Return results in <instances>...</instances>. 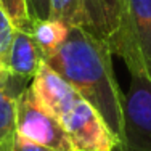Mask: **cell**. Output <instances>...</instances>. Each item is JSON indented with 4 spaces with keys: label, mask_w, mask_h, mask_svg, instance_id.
Segmentation results:
<instances>
[{
    "label": "cell",
    "mask_w": 151,
    "mask_h": 151,
    "mask_svg": "<svg viewBox=\"0 0 151 151\" xmlns=\"http://www.w3.org/2000/svg\"><path fill=\"white\" fill-rule=\"evenodd\" d=\"M45 64L95 108L121 143L124 93L117 84L109 45L84 27H71L66 40L53 55L45 58Z\"/></svg>",
    "instance_id": "obj_1"
},
{
    "label": "cell",
    "mask_w": 151,
    "mask_h": 151,
    "mask_svg": "<svg viewBox=\"0 0 151 151\" xmlns=\"http://www.w3.org/2000/svg\"><path fill=\"white\" fill-rule=\"evenodd\" d=\"M108 45L130 76L151 81V0H124L119 27Z\"/></svg>",
    "instance_id": "obj_2"
},
{
    "label": "cell",
    "mask_w": 151,
    "mask_h": 151,
    "mask_svg": "<svg viewBox=\"0 0 151 151\" xmlns=\"http://www.w3.org/2000/svg\"><path fill=\"white\" fill-rule=\"evenodd\" d=\"M114 151H151V81L143 76H130L122 140Z\"/></svg>",
    "instance_id": "obj_3"
},
{
    "label": "cell",
    "mask_w": 151,
    "mask_h": 151,
    "mask_svg": "<svg viewBox=\"0 0 151 151\" xmlns=\"http://www.w3.org/2000/svg\"><path fill=\"white\" fill-rule=\"evenodd\" d=\"M16 132L50 151H74L63 124L35 105L29 87L16 100Z\"/></svg>",
    "instance_id": "obj_4"
},
{
    "label": "cell",
    "mask_w": 151,
    "mask_h": 151,
    "mask_svg": "<svg viewBox=\"0 0 151 151\" xmlns=\"http://www.w3.org/2000/svg\"><path fill=\"white\" fill-rule=\"evenodd\" d=\"M74 151H114L119 140L92 105L81 98L61 122Z\"/></svg>",
    "instance_id": "obj_5"
},
{
    "label": "cell",
    "mask_w": 151,
    "mask_h": 151,
    "mask_svg": "<svg viewBox=\"0 0 151 151\" xmlns=\"http://www.w3.org/2000/svg\"><path fill=\"white\" fill-rule=\"evenodd\" d=\"M29 90L35 105L60 122L64 121L73 106L82 98L69 82L45 63L31 81Z\"/></svg>",
    "instance_id": "obj_6"
},
{
    "label": "cell",
    "mask_w": 151,
    "mask_h": 151,
    "mask_svg": "<svg viewBox=\"0 0 151 151\" xmlns=\"http://www.w3.org/2000/svg\"><path fill=\"white\" fill-rule=\"evenodd\" d=\"M44 63V55L39 50L32 34L29 31L16 29L3 71L29 84Z\"/></svg>",
    "instance_id": "obj_7"
},
{
    "label": "cell",
    "mask_w": 151,
    "mask_h": 151,
    "mask_svg": "<svg viewBox=\"0 0 151 151\" xmlns=\"http://www.w3.org/2000/svg\"><path fill=\"white\" fill-rule=\"evenodd\" d=\"M122 6L124 0H84V29L108 44L119 27Z\"/></svg>",
    "instance_id": "obj_8"
},
{
    "label": "cell",
    "mask_w": 151,
    "mask_h": 151,
    "mask_svg": "<svg viewBox=\"0 0 151 151\" xmlns=\"http://www.w3.org/2000/svg\"><path fill=\"white\" fill-rule=\"evenodd\" d=\"M16 100L18 95L8 87L0 73V151H13L16 132Z\"/></svg>",
    "instance_id": "obj_9"
},
{
    "label": "cell",
    "mask_w": 151,
    "mask_h": 151,
    "mask_svg": "<svg viewBox=\"0 0 151 151\" xmlns=\"http://www.w3.org/2000/svg\"><path fill=\"white\" fill-rule=\"evenodd\" d=\"M69 29H71L69 26L60 23V21L52 19V18L32 21L31 34L34 37L39 50L44 55V61L50 55H53L61 47V44L66 40L68 34H69Z\"/></svg>",
    "instance_id": "obj_10"
},
{
    "label": "cell",
    "mask_w": 151,
    "mask_h": 151,
    "mask_svg": "<svg viewBox=\"0 0 151 151\" xmlns=\"http://www.w3.org/2000/svg\"><path fill=\"white\" fill-rule=\"evenodd\" d=\"M50 18L69 27H84V0H50Z\"/></svg>",
    "instance_id": "obj_11"
},
{
    "label": "cell",
    "mask_w": 151,
    "mask_h": 151,
    "mask_svg": "<svg viewBox=\"0 0 151 151\" xmlns=\"http://www.w3.org/2000/svg\"><path fill=\"white\" fill-rule=\"evenodd\" d=\"M0 6L10 18L15 29L29 31L32 27V19L29 16L26 0H0Z\"/></svg>",
    "instance_id": "obj_12"
},
{
    "label": "cell",
    "mask_w": 151,
    "mask_h": 151,
    "mask_svg": "<svg viewBox=\"0 0 151 151\" xmlns=\"http://www.w3.org/2000/svg\"><path fill=\"white\" fill-rule=\"evenodd\" d=\"M15 26L12 24L10 18L0 6V71L5 69L6 58H8L10 48L13 44V37H15Z\"/></svg>",
    "instance_id": "obj_13"
},
{
    "label": "cell",
    "mask_w": 151,
    "mask_h": 151,
    "mask_svg": "<svg viewBox=\"0 0 151 151\" xmlns=\"http://www.w3.org/2000/svg\"><path fill=\"white\" fill-rule=\"evenodd\" d=\"M26 3L32 21L50 18V0H26Z\"/></svg>",
    "instance_id": "obj_14"
},
{
    "label": "cell",
    "mask_w": 151,
    "mask_h": 151,
    "mask_svg": "<svg viewBox=\"0 0 151 151\" xmlns=\"http://www.w3.org/2000/svg\"><path fill=\"white\" fill-rule=\"evenodd\" d=\"M13 151H50V150H47L44 146L37 145V143H34V142H29V140H26V138L18 135L16 140H15Z\"/></svg>",
    "instance_id": "obj_15"
}]
</instances>
